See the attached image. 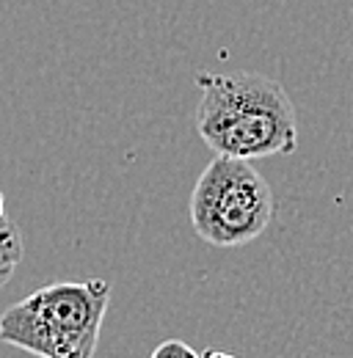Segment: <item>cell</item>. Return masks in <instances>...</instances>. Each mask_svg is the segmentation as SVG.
<instances>
[{
	"label": "cell",
	"mask_w": 353,
	"mask_h": 358,
	"mask_svg": "<svg viewBox=\"0 0 353 358\" xmlns=\"http://www.w3.org/2000/svg\"><path fill=\"white\" fill-rule=\"evenodd\" d=\"M196 83L202 89L196 130L219 157L251 163L296 152V108L279 80L257 72H202Z\"/></svg>",
	"instance_id": "cell-1"
},
{
	"label": "cell",
	"mask_w": 353,
	"mask_h": 358,
	"mask_svg": "<svg viewBox=\"0 0 353 358\" xmlns=\"http://www.w3.org/2000/svg\"><path fill=\"white\" fill-rule=\"evenodd\" d=\"M108 301L102 278L55 281L0 314V342L39 358H91Z\"/></svg>",
	"instance_id": "cell-2"
},
{
	"label": "cell",
	"mask_w": 353,
	"mask_h": 358,
	"mask_svg": "<svg viewBox=\"0 0 353 358\" xmlns=\"http://www.w3.org/2000/svg\"><path fill=\"white\" fill-rule=\"evenodd\" d=\"M188 213L199 240L216 248H237L254 243L270 226L276 199L249 160L216 157L196 179Z\"/></svg>",
	"instance_id": "cell-3"
},
{
	"label": "cell",
	"mask_w": 353,
	"mask_h": 358,
	"mask_svg": "<svg viewBox=\"0 0 353 358\" xmlns=\"http://www.w3.org/2000/svg\"><path fill=\"white\" fill-rule=\"evenodd\" d=\"M22 254H25V248H22L20 229L14 221H6L0 226V289L11 281L17 265L22 262Z\"/></svg>",
	"instance_id": "cell-4"
},
{
	"label": "cell",
	"mask_w": 353,
	"mask_h": 358,
	"mask_svg": "<svg viewBox=\"0 0 353 358\" xmlns=\"http://www.w3.org/2000/svg\"><path fill=\"white\" fill-rule=\"evenodd\" d=\"M149 358H199V353L191 345H185L182 339H166L152 350Z\"/></svg>",
	"instance_id": "cell-5"
},
{
	"label": "cell",
	"mask_w": 353,
	"mask_h": 358,
	"mask_svg": "<svg viewBox=\"0 0 353 358\" xmlns=\"http://www.w3.org/2000/svg\"><path fill=\"white\" fill-rule=\"evenodd\" d=\"M199 358H237V356H232V353H221V350H207V353H202Z\"/></svg>",
	"instance_id": "cell-6"
},
{
	"label": "cell",
	"mask_w": 353,
	"mask_h": 358,
	"mask_svg": "<svg viewBox=\"0 0 353 358\" xmlns=\"http://www.w3.org/2000/svg\"><path fill=\"white\" fill-rule=\"evenodd\" d=\"M8 221V215H6V196L0 193V226Z\"/></svg>",
	"instance_id": "cell-7"
}]
</instances>
